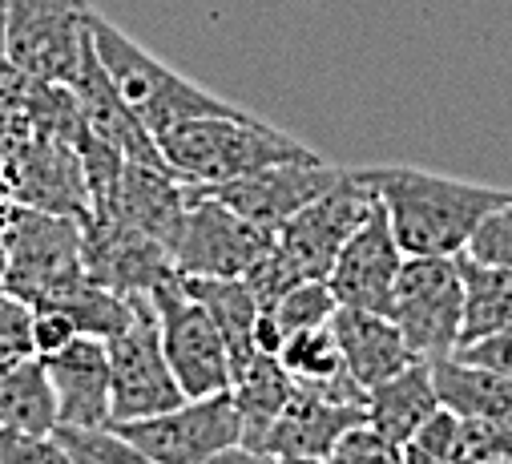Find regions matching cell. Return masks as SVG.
Listing matches in <instances>:
<instances>
[{
    "label": "cell",
    "instance_id": "6da1fadb",
    "mask_svg": "<svg viewBox=\"0 0 512 464\" xmlns=\"http://www.w3.org/2000/svg\"><path fill=\"white\" fill-rule=\"evenodd\" d=\"M359 174L388 210L404 255H464L476 226L512 202V186H480L416 166H371Z\"/></svg>",
    "mask_w": 512,
    "mask_h": 464
},
{
    "label": "cell",
    "instance_id": "7a4b0ae2",
    "mask_svg": "<svg viewBox=\"0 0 512 464\" xmlns=\"http://www.w3.org/2000/svg\"><path fill=\"white\" fill-rule=\"evenodd\" d=\"M89 29H93V49H97L101 69L109 73L121 101L138 113V122L154 134V142H162L166 134H174L186 122H198V118L242 113V105L174 73L166 61H158L150 49H142L130 33L105 21L101 13H89Z\"/></svg>",
    "mask_w": 512,
    "mask_h": 464
},
{
    "label": "cell",
    "instance_id": "3957f363",
    "mask_svg": "<svg viewBox=\"0 0 512 464\" xmlns=\"http://www.w3.org/2000/svg\"><path fill=\"white\" fill-rule=\"evenodd\" d=\"M166 166L190 182V186H214L230 182L238 174L263 170L275 162H299V158H319L291 134L275 130L271 122L254 118V113H222V118H198L178 126L158 142Z\"/></svg>",
    "mask_w": 512,
    "mask_h": 464
},
{
    "label": "cell",
    "instance_id": "277c9868",
    "mask_svg": "<svg viewBox=\"0 0 512 464\" xmlns=\"http://www.w3.org/2000/svg\"><path fill=\"white\" fill-rule=\"evenodd\" d=\"M9 271L5 287L33 307L57 303L85 275V222L73 214H53L37 206H17L5 222Z\"/></svg>",
    "mask_w": 512,
    "mask_h": 464
},
{
    "label": "cell",
    "instance_id": "5b68a950",
    "mask_svg": "<svg viewBox=\"0 0 512 464\" xmlns=\"http://www.w3.org/2000/svg\"><path fill=\"white\" fill-rule=\"evenodd\" d=\"M388 315L404 331L416 360H444L456 356L464 335V279L456 255H408Z\"/></svg>",
    "mask_w": 512,
    "mask_h": 464
},
{
    "label": "cell",
    "instance_id": "8992f818",
    "mask_svg": "<svg viewBox=\"0 0 512 464\" xmlns=\"http://www.w3.org/2000/svg\"><path fill=\"white\" fill-rule=\"evenodd\" d=\"M89 0H5V53L37 85H69L93 49Z\"/></svg>",
    "mask_w": 512,
    "mask_h": 464
},
{
    "label": "cell",
    "instance_id": "52a82bcc",
    "mask_svg": "<svg viewBox=\"0 0 512 464\" xmlns=\"http://www.w3.org/2000/svg\"><path fill=\"white\" fill-rule=\"evenodd\" d=\"M279 230L259 226L186 182V226L174 247V271L198 279H242L271 247Z\"/></svg>",
    "mask_w": 512,
    "mask_h": 464
},
{
    "label": "cell",
    "instance_id": "ba28073f",
    "mask_svg": "<svg viewBox=\"0 0 512 464\" xmlns=\"http://www.w3.org/2000/svg\"><path fill=\"white\" fill-rule=\"evenodd\" d=\"M109 343V396H113V424H130L158 416L186 400L158 331V315L150 295H134V319Z\"/></svg>",
    "mask_w": 512,
    "mask_h": 464
},
{
    "label": "cell",
    "instance_id": "9c48e42d",
    "mask_svg": "<svg viewBox=\"0 0 512 464\" xmlns=\"http://www.w3.org/2000/svg\"><path fill=\"white\" fill-rule=\"evenodd\" d=\"M154 315L162 331L166 360L182 384L186 396H218L230 392L234 384V364H230V347L214 323V315L186 291V283L174 275L166 279L154 295Z\"/></svg>",
    "mask_w": 512,
    "mask_h": 464
},
{
    "label": "cell",
    "instance_id": "30bf717a",
    "mask_svg": "<svg viewBox=\"0 0 512 464\" xmlns=\"http://www.w3.org/2000/svg\"><path fill=\"white\" fill-rule=\"evenodd\" d=\"M375 206L379 194L371 190V182L359 170H343L331 190H323L315 202H307L279 226V247L295 259L307 279H327L343 243L367 222Z\"/></svg>",
    "mask_w": 512,
    "mask_h": 464
},
{
    "label": "cell",
    "instance_id": "8fae6325",
    "mask_svg": "<svg viewBox=\"0 0 512 464\" xmlns=\"http://www.w3.org/2000/svg\"><path fill=\"white\" fill-rule=\"evenodd\" d=\"M113 428L121 436H130L158 464H198L230 444H242V416H238L230 392L186 396L182 404H174L158 416L113 424Z\"/></svg>",
    "mask_w": 512,
    "mask_h": 464
},
{
    "label": "cell",
    "instance_id": "7c38bea8",
    "mask_svg": "<svg viewBox=\"0 0 512 464\" xmlns=\"http://www.w3.org/2000/svg\"><path fill=\"white\" fill-rule=\"evenodd\" d=\"M85 275L121 295H154L174 279V255L121 214L85 218Z\"/></svg>",
    "mask_w": 512,
    "mask_h": 464
},
{
    "label": "cell",
    "instance_id": "4fadbf2b",
    "mask_svg": "<svg viewBox=\"0 0 512 464\" xmlns=\"http://www.w3.org/2000/svg\"><path fill=\"white\" fill-rule=\"evenodd\" d=\"M339 166H327L323 158H299V162H275L263 170L238 174L230 182H214V186H198L206 194H214L218 202H226L230 210H238L242 218L279 230L291 214H299L307 202H315L323 190H331L339 182Z\"/></svg>",
    "mask_w": 512,
    "mask_h": 464
},
{
    "label": "cell",
    "instance_id": "5bb4252c",
    "mask_svg": "<svg viewBox=\"0 0 512 464\" xmlns=\"http://www.w3.org/2000/svg\"><path fill=\"white\" fill-rule=\"evenodd\" d=\"M404 259L408 255H404L396 230L388 222V210H383V202H379L367 214V222L343 243L339 259L327 275V287L335 291L339 307H363V311L388 315L392 287H396V275H400Z\"/></svg>",
    "mask_w": 512,
    "mask_h": 464
},
{
    "label": "cell",
    "instance_id": "9a60e30c",
    "mask_svg": "<svg viewBox=\"0 0 512 464\" xmlns=\"http://www.w3.org/2000/svg\"><path fill=\"white\" fill-rule=\"evenodd\" d=\"M17 198L25 206L37 210H53V214H73V218H89V186H85V162L81 150L53 134V130H37L33 138H25V146L5 162Z\"/></svg>",
    "mask_w": 512,
    "mask_h": 464
},
{
    "label": "cell",
    "instance_id": "2e32d148",
    "mask_svg": "<svg viewBox=\"0 0 512 464\" xmlns=\"http://www.w3.org/2000/svg\"><path fill=\"white\" fill-rule=\"evenodd\" d=\"M53 396H57V424L65 428H105L113 424V396H109V343L97 335H77L65 352L45 360Z\"/></svg>",
    "mask_w": 512,
    "mask_h": 464
},
{
    "label": "cell",
    "instance_id": "e0dca14e",
    "mask_svg": "<svg viewBox=\"0 0 512 464\" xmlns=\"http://www.w3.org/2000/svg\"><path fill=\"white\" fill-rule=\"evenodd\" d=\"M363 420H367V408L359 404H339L307 388H295L287 408L271 424L263 452L275 460H327L339 436Z\"/></svg>",
    "mask_w": 512,
    "mask_h": 464
},
{
    "label": "cell",
    "instance_id": "ac0fdd59",
    "mask_svg": "<svg viewBox=\"0 0 512 464\" xmlns=\"http://www.w3.org/2000/svg\"><path fill=\"white\" fill-rule=\"evenodd\" d=\"M105 214H121L146 235H154L170 255L178 247V235L186 226V182L170 166H150V162H125L117 198ZM97 218V214H89Z\"/></svg>",
    "mask_w": 512,
    "mask_h": 464
},
{
    "label": "cell",
    "instance_id": "d6986e66",
    "mask_svg": "<svg viewBox=\"0 0 512 464\" xmlns=\"http://www.w3.org/2000/svg\"><path fill=\"white\" fill-rule=\"evenodd\" d=\"M331 331L339 339V352L347 372L371 392L375 384L392 380L396 372H404L416 356L404 339V331L396 327L392 315L383 311H363V307H339L331 315Z\"/></svg>",
    "mask_w": 512,
    "mask_h": 464
},
{
    "label": "cell",
    "instance_id": "ffe728a7",
    "mask_svg": "<svg viewBox=\"0 0 512 464\" xmlns=\"http://www.w3.org/2000/svg\"><path fill=\"white\" fill-rule=\"evenodd\" d=\"M440 392L432 380V364L428 360H412L404 372H396L392 380H383L367 392V424L375 432H383L392 444L408 448L412 436L440 412Z\"/></svg>",
    "mask_w": 512,
    "mask_h": 464
},
{
    "label": "cell",
    "instance_id": "44dd1931",
    "mask_svg": "<svg viewBox=\"0 0 512 464\" xmlns=\"http://www.w3.org/2000/svg\"><path fill=\"white\" fill-rule=\"evenodd\" d=\"M432 380H436L440 404L452 416L512 428V376L468 364L460 356H444L432 364Z\"/></svg>",
    "mask_w": 512,
    "mask_h": 464
},
{
    "label": "cell",
    "instance_id": "7402d4cb",
    "mask_svg": "<svg viewBox=\"0 0 512 464\" xmlns=\"http://www.w3.org/2000/svg\"><path fill=\"white\" fill-rule=\"evenodd\" d=\"M178 279L214 315V323H218V331H222V339L230 347V364H234V372H242L254 356H259L254 327H259V315H263L250 283L246 279H198V275H178Z\"/></svg>",
    "mask_w": 512,
    "mask_h": 464
},
{
    "label": "cell",
    "instance_id": "603a6c76",
    "mask_svg": "<svg viewBox=\"0 0 512 464\" xmlns=\"http://www.w3.org/2000/svg\"><path fill=\"white\" fill-rule=\"evenodd\" d=\"M291 392H295V380L287 376V368L271 352H259L242 372H234L230 396H234V408L242 416V444L246 448L263 452V440H267L271 424L279 420V412L287 408Z\"/></svg>",
    "mask_w": 512,
    "mask_h": 464
},
{
    "label": "cell",
    "instance_id": "cb8c5ba5",
    "mask_svg": "<svg viewBox=\"0 0 512 464\" xmlns=\"http://www.w3.org/2000/svg\"><path fill=\"white\" fill-rule=\"evenodd\" d=\"M0 428L53 432L57 428V396L45 372V360L21 356L0 372Z\"/></svg>",
    "mask_w": 512,
    "mask_h": 464
},
{
    "label": "cell",
    "instance_id": "d4e9b609",
    "mask_svg": "<svg viewBox=\"0 0 512 464\" xmlns=\"http://www.w3.org/2000/svg\"><path fill=\"white\" fill-rule=\"evenodd\" d=\"M456 263H460V279H464V335H460V343H472L480 335L512 327V271L480 263L468 251L456 255Z\"/></svg>",
    "mask_w": 512,
    "mask_h": 464
},
{
    "label": "cell",
    "instance_id": "484cf974",
    "mask_svg": "<svg viewBox=\"0 0 512 464\" xmlns=\"http://www.w3.org/2000/svg\"><path fill=\"white\" fill-rule=\"evenodd\" d=\"M57 307L69 311V319L77 323L81 335H97V339L121 335L134 319V295H121V291L101 287L93 279H81L77 287H69L57 299Z\"/></svg>",
    "mask_w": 512,
    "mask_h": 464
},
{
    "label": "cell",
    "instance_id": "4316f807",
    "mask_svg": "<svg viewBox=\"0 0 512 464\" xmlns=\"http://www.w3.org/2000/svg\"><path fill=\"white\" fill-rule=\"evenodd\" d=\"M339 311L335 291L327 287V279H303L299 287H291L275 307H267L263 315H271V323L279 327V335H295L307 327H323L331 323V315Z\"/></svg>",
    "mask_w": 512,
    "mask_h": 464
},
{
    "label": "cell",
    "instance_id": "83f0119b",
    "mask_svg": "<svg viewBox=\"0 0 512 464\" xmlns=\"http://www.w3.org/2000/svg\"><path fill=\"white\" fill-rule=\"evenodd\" d=\"M57 436H61L73 464H158L130 436H121L113 424H105V428H65V424H57Z\"/></svg>",
    "mask_w": 512,
    "mask_h": 464
},
{
    "label": "cell",
    "instance_id": "f1b7e54d",
    "mask_svg": "<svg viewBox=\"0 0 512 464\" xmlns=\"http://www.w3.org/2000/svg\"><path fill=\"white\" fill-rule=\"evenodd\" d=\"M327 464H408V456H404L400 444H392L388 436L375 432L363 420V424H355V428H347L339 436V444L331 448Z\"/></svg>",
    "mask_w": 512,
    "mask_h": 464
},
{
    "label": "cell",
    "instance_id": "f546056e",
    "mask_svg": "<svg viewBox=\"0 0 512 464\" xmlns=\"http://www.w3.org/2000/svg\"><path fill=\"white\" fill-rule=\"evenodd\" d=\"M246 283H250V291H254V299H259V307L267 311V307H275L291 287H299L307 275L295 267V259L275 243L259 263H254L246 275H242Z\"/></svg>",
    "mask_w": 512,
    "mask_h": 464
},
{
    "label": "cell",
    "instance_id": "4dcf8cb0",
    "mask_svg": "<svg viewBox=\"0 0 512 464\" xmlns=\"http://www.w3.org/2000/svg\"><path fill=\"white\" fill-rule=\"evenodd\" d=\"M0 464H73L57 428L53 432H25L0 428Z\"/></svg>",
    "mask_w": 512,
    "mask_h": 464
},
{
    "label": "cell",
    "instance_id": "1f68e13d",
    "mask_svg": "<svg viewBox=\"0 0 512 464\" xmlns=\"http://www.w3.org/2000/svg\"><path fill=\"white\" fill-rule=\"evenodd\" d=\"M468 255L480 259V263H492V267H508L512 271V202L496 206L468 243Z\"/></svg>",
    "mask_w": 512,
    "mask_h": 464
},
{
    "label": "cell",
    "instance_id": "d6a6232c",
    "mask_svg": "<svg viewBox=\"0 0 512 464\" xmlns=\"http://www.w3.org/2000/svg\"><path fill=\"white\" fill-rule=\"evenodd\" d=\"M33 315L37 307L9 287H0V347L17 356H33Z\"/></svg>",
    "mask_w": 512,
    "mask_h": 464
},
{
    "label": "cell",
    "instance_id": "836d02e7",
    "mask_svg": "<svg viewBox=\"0 0 512 464\" xmlns=\"http://www.w3.org/2000/svg\"><path fill=\"white\" fill-rule=\"evenodd\" d=\"M77 323L69 319V311H61L57 303H41L37 315H33V356L37 360H49L57 352H65V347L77 339Z\"/></svg>",
    "mask_w": 512,
    "mask_h": 464
},
{
    "label": "cell",
    "instance_id": "e575fe53",
    "mask_svg": "<svg viewBox=\"0 0 512 464\" xmlns=\"http://www.w3.org/2000/svg\"><path fill=\"white\" fill-rule=\"evenodd\" d=\"M456 356L468 360V364H480V368H492L500 376H512V327H500L492 335H480L472 343H460Z\"/></svg>",
    "mask_w": 512,
    "mask_h": 464
},
{
    "label": "cell",
    "instance_id": "d590c367",
    "mask_svg": "<svg viewBox=\"0 0 512 464\" xmlns=\"http://www.w3.org/2000/svg\"><path fill=\"white\" fill-rule=\"evenodd\" d=\"M198 464H275V456H267L259 448H246V444H230V448H222V452H214Z\"/></svg>",
    "mask_w": 512,
    "mask_h": 464
},
{
    "label": "cell",
    "instance_id": "8d00e7d4",
    "mask_svg": "<svg viewBox=\"0 0 512 464\" xmlns=\"http://www.w3.org/2000/svg\"><path fill=\"white\" fill-rule=\"evenodd\" d=\"M21 206V198H17V186H13V178H9V170L0 166V230H5V222L13 218V210Z\"/></svg>",
    "mask_w": 512,
    "mask_h": 464
},
{
    "label": "cell",
    "instance_id": "74e56055",
    "mask_svg": "<svg viewBox=\"0 0 512 464\" xmlns=\"http://www.w3.org/2000/svg\"><path fill=\"white\" fill-rule=\"evenodd\" d=\"M5 271H9V251H5V230H0V287H5Z\"/></svg>",
    "mask_w": 512,
    "mask_h": 464
},
{
    "label": "cell",
    "instance_id": "f35d334b",
    "mask_svg": "<svg viewBox=\"0 0 512 464\" xmlns=\"http://www.w3.org/2000/svg\"><path fill=\"white\" fill-rule=\"evenodd\" d=\"M275 464H327V460H275Z\"/></svg>",
    "mask_w": 512,
    "mask_h": 464
}]
</instances>
